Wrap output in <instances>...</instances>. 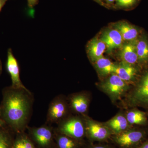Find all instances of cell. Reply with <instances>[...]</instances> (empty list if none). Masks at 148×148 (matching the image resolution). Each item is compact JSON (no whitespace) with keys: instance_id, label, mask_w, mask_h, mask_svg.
I'll return each instance as SVG.
<instances>
[{"instance_id":"6da1fadb","label":"cell","mask_w":148,"mask_h":148,"mask_svg":"<svg viewBox=\"0 0 148 148\" xmlns=\"http://www.w3.org/2000/svg\"><path fill=\"white\" fill-rule=\"evenodd\" d=\"M0 105L3 119L11 129L17 132H24L32 116L34 98L29 89L10 86L3 91Z\"/></svg>"},{"instance_id":"7a4b0ae2","label":"cell","mask_w":148,"mask_h":148,"mask_svg":"<svg viewBox=\"0 0 148 148\" xmlns=\"http://www.w3.org/2000/svg\"><path fill=\"white\" fill-rule=\"evenodd\" d=\"M58 131L61 134L75 139H81L84 135V125L78 118L74 117L59 123Z\"/></svg>"},{"instance_id":"3957f363","label":"cell","mask_w":148,"mask_h":148,"mask_svg":"<svg viewBox=\"0 0 148 148\" xmlns=\"http://www.w3.org/2000/svg\"><path fill=\"white\" fill-rule=\"evenodd\" d=\"M27 128L33 140L41 148H48L52 144L53 134L50 125H44L39 127L28 126Z\"/></svg>"},{"instance_id":"277c9868","label":"cell","mask_w":148,"mask_h":148,"mask_svg":"<svg viewBox=\"0 0 148 148\" xmlns=\"http://www.w3.org/2000/svg\"><path fill=\"white\" fill-rule=\"evenodd\" d=\"M67 107L66 103L60 96L56 97L51 102L49 106L46 124L59 123L66 116Z\"/></svg>"},{"instance_id":"5b68a950","label":"cell","mask_w":148,"mask_h":148,"mask_svg":"<svg viewBox=\"0 0 148 148\" xmlns=\"http://www.w3.org/2000/svg\"><path fill=\"white\" fill-rule=\"evenodd\" d=\"M146 136V132L143 130H132L117 135L115 138V141L122 147H137L144 142Z\"/></svg>"},{"instance_id":"8992f818","label":"cell","mask_w":148,"mask_h":148,"mask_svg":"<svg viewBox=\"0 0 148 148\" xmlns=\"http://www.w3.org/2000/svg\"><path fill=\"white\" fill-rule=\"evenodd\" d=\"M132 99L135 105L148 108V69L140 78L133 91Z\"/></svg>"},{"instance_id":"52a82bcc","label":"cell","mask_w":148,"mask_h":148,"mask_svg":"<svg viewBox=\"0 0 148 148\" xmlns=\"http://www.w3.org/2000/svg\"><path fill=\"white\" fill-rule=\"evenodd\" d=\"M6 69L10 75L12 80L11 87L16 88L27 89L21 82L20 77V69L16 58L10 48L8 51Z\"/></svg>"},{"instance_id":"ba28073f","label":"cell","mask_w":148,"mask_h":148,"mask_svg":"<svg viewBox=\"0 0 148 148\" xmlns=\"http://www.w3.org/2000/svg\"><path fill=\"white\" fill-rule=\"evenodd\" d=\"M114 27L120 33L123 41L126 42L136 40L143 33L138 27L125 21H119Z\"/></svg>"},{"instance_id":"9c48e42d","label":"cell","mask_w":148,"mask_h":148,"mask_svg":"<svg viewBox=\"0 0 148 148\" xmlns=\"http://www.w3.org/2000/svg\"><path fill=\"white\" fill-rule=\"evenodd\" d=\"M100 39L105 43L108 52L121 47L124 41L120 33L116 29L106 30L103 32Z\"/></svg>"},{"instance_id":"30bf717a","label":"cell","mask_w":148,"mask_h":148,"mask_svg":"<svg viewBox=\"0 0 148 148\" xmlns=\"http://www.w3.org/2000/svg\"><path fill=\"white\" fill-rule=\"evenodd\" d=\"M103 86L109 94L118 96L127 90L128 86L126 82L121 79L116 74L113 73L107 80Z\"/></svg>"},{"instance_id":"8fae6325","label":"cell","mask_w":148,"mask_h":148,"mask_svg":"<svg viewBox=\"0 0 148 148\" xmlns=\"http://www.w3.org/2000/svg\"><path fill=\"white\" fill-rule=\"evenodd\" d=\"M121 47L120 56L123 62L140 67L136 51V40L127 42Z\"/></svg>"},{"instance_id":"7c38bea8","label":"cell","mask_w":148,"mask_h":148,"mask_svg":"<svg viewBox=\"0 0 148 148\" xmlns=\"http://www.w3.org/2000/svg\"><path fill=\"white\" fill-rule=\"evenodd\" d=\"M138 69V66L122 62L117 66L114 74L126 82L132 81L137 77L139 71Z\"/></svg>"},{"instance_id":"4fadbf2b","label":"cell","mask_w":148,"mask_h":148,"mask_svg":"<svg viewBox=\"0 0 148 148\" xmlns=\"http://www.w3.org/2000/svg\"><path fill=\"white\" fill-rule=\"evenodd\" d=\"M106 50V46L105 43L101 39L97 38L92 39L87 45L88 54L93 61L103 57Z\"/></svg>"},{"instance_id":"5bb4252c","label":"cell","mask_w":148,"mask_h":148,"mask_svg":"<svg viewBox=\"0 0 148 148\" xmlns=\"http://www.w3.org/2000/svg\"><path fill=\"white\" fill-rule=\"evenodd\" d=\"M136 49L139 66L148 64V38L143 33L136 40Z\"/></svg>"},{"instance_id":"9a60e30c","label":"cell","mask_w":148,"mask_h":148,"mask_svg":"<svg viewBox=\"0 0 148 148\" xmlns=\"http://www.w3.org/2000/svg\"><path fill=\"white\" fill-rule=\"evenodd\" d=\"M87 130L90 138L95 140H106L110 134L108 128L90 121L87 122Z\"/></svg>"},{"instance_id":"2e32d148","label":"cell","mask_w":148,"mask_h":148,"mask_svg":"<svg viewBox=\"0 0 148 148\" xmlns=\"http://www.w3.org/2000/svg\"><path fill=\"white\" fill-rule=\"evenodd\" d=\"M71 106L75 112L79 114H84L86 112L88 107L87 98L82 94H77L72 97Z\"/></svg>"},{"instance_id":"e0dca14e","label":"cell","mask_w":148,"mask_h":148,"mask_svg":"<svg viewBox=\"0 0 148 148\" xmlns=\"http://www.w3.org/2000/svg\"><path fill=\"white\" fill-rule=\"evenodd\" d=\"M94 62L96 68L103 75L114 73L117 65H115L108 58L103 56Z\"/></svg>"},{"instance_id":"ac0fdd59","label":"cell","mask_w":148,"mask_h":148,"mask_svg":"<svg viewBox=\"0 0 148 148\" xmlns=\"http://www.w3.org/2000/svg\"><path fill=\"white\" fill-rule=\"evenodd\" d=\"M126 119L131 124L144 125L147 122V118L145 113L139 110H133L129 112L127 114Z\"/></svg>"},{"instance_id":"d6986e66","label":"cell","mask_w":148,"mask_h":148,"mask_svg":"<svg viewBox=\"0 0 148 148\" xmlns=\"http://www.w3.org/2000/svg\"><path fill=\"white\" fill-rule=\"evenodd\" d=\"M109 127L116 133H120L127 128L128 122L126 118L118 115L112 119L108 122Z\"/></svg>"},{"instance_id":"ffe728a7","label":"cell","mask_w":148,"mask_h":148,"mask_svg":"<svg viewBox=\"0 0 148 148\" xmlns=\"http://www.w3.org/2000/svg\"><path fill=\"white\" fill-rule=\"evenodd\" d=\"M18 134L13 143L12 148H36L32 140L24 132Z\"/></svg>"},{"instance_id":"44dd1931","label":"cell","mask_w":148,"mask_h":148,"mask_svg":"<svg viewBox=\"0 0 148 148\" xmlns=\"http://www.w3.org/2000/svg\"><path fill=\"white\" fill-rule=\"evenodd\" d=\"M73 139H75L61 134L57 139L58 148H77V143Z\"/></svg>"},{"instance_id":"7402d4cb","label":"cell","mask_w":148,"mask_h":148,"mask_svg":"<svg viewBox=\"0 0 148 148\" xmlns=\"http://www.w3.org/2000/svg\"><path fill=\"white\" fill-rule=\"evenodd\" d=\"M10 136L3 127H0V148H12Z\"/></svg>"},{"instance_id":"603a6c76","label":"cell","mask_w":148,"mask_h":148,"mask_svg":"<svg viewBox=\"0 0 148 148\" xmlns=\"http://www.w3.org/2000/svg\"><path fill=\"white\" fill-rule=\"evenodd\" d=\"M140 0H116V5L123 8H130L138 4Z\"/></svg>"},{"instance_id":"cb8c5ba5","label":"cell","mask_w":148,"mask_h":148,"mask_svg":"<svg viewBox=\"0 0 148 148\" xmlns=\"http://www.w3.org/2000/svg\"><path fill=\"white\" fill-rule=\"evenodd\" d=\"M39 0H27V5L30 8H33L38 3Z\"/></svg>"},{"instance_id":"d4e9b609","label":"cell","mask_w":148,"mask_h":148,"mask_svg":"<svg viewBox=\"0 0 148 148\" xmlns=\"http://www.w3.org/2000/svg\"><path fill=\"white\" fill-rule=\"evenodd\" d=\"M137 148H148V140L144 141Z\"/></svg>"},{"instance_id":"484cf974","label":"cell","mask_w":148,"mask_h":148,"mask_svg":"<svg viewBox=\"0 0 148 148\" xmlns=\"http://www.w3.org/2000/svg\"><path fill=\"white\" fill-rule=\"evenodd\" d=\"M5 125V122L3 120V119L2 118L1 106H0V127H3Z\"/></svg>"},{"instance_id":"4316f807","label":"cell","mask_w":148,"mask_h":148,"mask_svg":"<svg viewBox=\"0 0 148 148\" xmlns=\"http://www.w3.org/2000/svg\"><path fill=\"white\" fill-rule=\"evenodd\" d=\"M9 0H0V12L1 10L2 9L5 4Z\"/></svg>"},{"instance_id":"83f0119b","label":"cell","mask_w":148,"mask_h":148,"mask_svg":"<svg viewBox=\"0 0 148 148\" xmlns=\"http://www.w3.org/2000/svg\"><path fill=\"white\" fill-rule=\"evenodd\" d=\"M106 2L109 4H111L113 3L115 1H116V0H106Z\"/></svg>"},{"instance_id":"f1b7e54d","label":"cell","mask_w":148,"mask_h":148,"mask_svg":"<svg viewBox=\"0 0 148 148\" xmlns=\"http://www.w3.org/2000/svg\"><path fill=\"white\" fill-rule=\"evenodd\" d=\"M2 72V66L1 62L0 60V75L1 74Z\"/></svg>"},{"instance_id":"f546056e","label":"cell","mask_w":148,"mask_h":148,"mask_svg":"<svg viewBox=\"0 0 148 148\" xmlns=\"http://www.w3.org/2000/svg\"><path fill=\"white\" fill-rule=\"evenodd\" d=\"M92 148H107L103 146H96V147H93Z\"/></svg>"},{"instance_id":"4dcf8cb0","label":"cell","mask_w":148,"mask_h":148,"mask_svg":"<svg viewBox=\"0 0 148 148\" xmlns=\"http://www.w3.org/2000/svg\"><path fill=\"white\" fill-rule=\"evenodd\" d=\"M94 1H96L98 2L99 3H102L101 0H94Z\"/></svg>"}]
</instances>
